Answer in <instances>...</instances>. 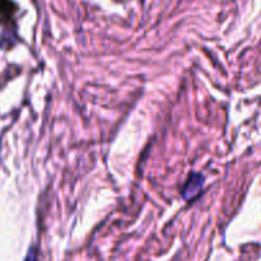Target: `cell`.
I'll list each match as a JSON object with an SVG mask.
<instances>
[{"mask_svg": "<svg viewBox=\"0 0 261 261\" xmlns=\"http://www.w3.org/2000/svg\"><path fill=\"white\" fill-rule=\"evenodd\" d=\"M24 261H38L37 252H36V250L33 249V247H31V249L28 250V254L27 256H25Z\"/></svg>", "mask_w": 261, "mask_h": 261, "instance_id": "2", "label": "cell"}, {"mask_svg": "<svg viewBox=\"0 0 261 261\" xmlns=\"http://www.w3.org/2000/svg\"><path fill=\"white\" fill-rule=\"evenodd\" d=\"M204 177L200 173H191L182 189V196L186 200H194L203 191Z\"/></svg>", "mask_w": 261, "mask_h": 261, "instance_id": "1", "label": "cell"}]
</instances>
